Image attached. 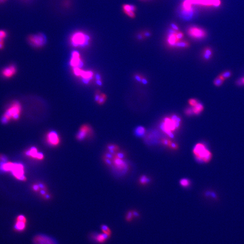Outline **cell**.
<instances>
[{
	"mask_svg": "<svg viewBox=\"0 0 244 244\" xmlns=\"http://www.w3.org/2000/svg\"><path fill=\"white\" fill-rule=\"evenodd\" d=\"M213 56V51L211 48L206 47L203 50L202 53V57L206 61H209Z\"/></svg>",
	"mask_w": 244,
	"mask_h": 244,
	"instance_id": "cell-22",
	"label": "cell"
},
{
	"mask_svg": "<svg viewBox=\"0 0 244 244\" xmlns=\"http://www.w3.org/2000/svg\"><path fill=\"white\" fill-rule=\"evenodd\" d=\"M4 48V43H0V50H2Z\"/></svg>",
	"mask_w": 244,
	"mask_h": 244,
	"instance_id": "cell-39",
	"label": "cell"
},
{
	"mask_svg": "<svg viewBox=\"0 0 244 244\" xmlns=\"http://www.w3.org/2000/svg\"><path fill=\"white\" fill-rule=\"evenodd\" d=\"M101 229L102 233L107 235L108 236L111 237L112 235V231L108 226L105 224L101 225Z\"/></svg>",
	"mask_w": 244,
	"mask_h": 244,
	"instance_id": "cell-28",
	"label": "cell"
},
{
	"mask_svg": "<svg viewBox=\"0 0 244 244\" xmlns=\"http://www.w3.org/2000/svg\"><path fill=\"white\" fill-rule=\"evenodd\" d=\"M185 114L186 115L188 116H192V115H194V113H193L192 107L186 109L185 111Z\"/></svg>",
	"mask_w": 244,
	"mask_h": 244,
	"instance_id": "cell-35",
	"label": "cell"
},
{
	"mask_svg": "<svg viewBox=\"0 0 244 244\" xmlns=\"http://www.w3.org/2000/svg\"><path fill=\"white\" fill-rule=\"evenodd\" d=\"M182 120L179 115L172 114L166 116L161 122V130L169 137H173L175 133L180 129L181 126Z\"/></svg>",
	"mask_w": 244,
	"mask_h": 244,
	"instance_id": "cell-1",
	"label": "cell"
},
{
	"mask_svg": "<svg viewBox=\"0 0 244 244\" xmlns=\"http://www.w3.org/2000/svg\"><path fill=\"white\" fill-rule=\"evenodd\" d=\"M4 39L0 38V43H4Z\"/></svg>",
	"mask_w": 244,
	"mask_h": 244,
	"instance_id": "cell-40",
	"label": "cell"
},
{
	"mask_svg": "<svg viewBox=\"0 0 244 244\" xmlns=\"http://www.w3.org/2000/svg\"><path fill=\"white\" fill-rule=\"evenodd\" d=\"M198 102H199L198 101L194 98H191L188 101V104L191 107H194L195 105H196Z\"/></svg>",
	"mask_w": 244,
	"mask_h": 244,
	"instance_id": "cell-34",
	"label": "cell"
},
{
	"mask_svg": "<svg viewBox=\"0 0 244 244\" xmlns=\"http://www.w3.org/2000/svg\"><path fill=\"white\" fill-rule=\"evenodd\" d=\"M194 115H199L204 111V107L201 103L198 102L196 105L192 107Z\"/></svg>",
	"mask_w": 244,
	"mask_h": 244,
	"instance_id": "cell-23",
	"label": "cell"
},
{
	"mask_svg": "<svg viewBox=\"0 0 244 244\" xmlns=\"http://www.w3.org/2000/svg\"><path fill=\"white\" fill-rule=\"evenodd\" d=\"M236 84L238 86H244V76L237 80Z\"/></svg>",
	"mask_w": 244,
	"mask_h": 244,
	"instance_id": "cell-36",
	"label": "cell"
},
{
	"mask_svg": "<svg viewBox=\"0 0 244 244\" xmlns=\"http://www.w3.org/2000/svg\"><path fill=\"white\" fill-rule=\"evenodd\" d=\"M39 185L40 186V190L39 192L42 197L45 200H49L50 199L51 196L49 193V190L46 185L42 183H39Z\"/></svg>",
	"mask_w": 244,
	"mask_h": 244,
	"instance_id": "cell-21",
	"label": "cell"
},
{
	"mask_svg": "<svg viewBox=\"0 0 244 244\" xmlns=\"http://www.w3.org/2000/svg\"><path fill=\"white\" fill-rule=\"evenodd\" d=\"M32 189L35 192H39L40 190V186L39 184H35L33 185Z\"/></svg>",
	"mask_w": 244,
	"mask_h": 244,
	"instance_id": "cell-37",
	"label": "cell"
},
{
	"mask_svg": "<svg viewBox=\"0 0 244 244\" xmlns=\"http://www.w3.org/2000/svg\"><path fill=\"white\" fill-rule=\"evenodd\" d=\"M73 72L76 76L81 77L85 83L89 82L92 79L93 73L90 71H84L80 67L73 68Z\"/></svg>",
	"mask_w": 244,
	"mask_h": 244,
	"instance_id": "cell-12",
	"label": "cell"
},
{
	"mask_svg": "<svg viewBox=\"0 0 244 244\" xmlns=\"http://www.w3.org/2000/svg\"><path fill=\"white\" fill-rule=\"evenodd\" d=\"M4 2V0H0V3H2Z\"/></svg>",
	"mask_w": 244,
	"mask_h": 244,
	"instance_id": "cell-41",
	"label": "cell"
},
{
	"mask_svg": "<svg viewBox=\"0 0 244 244\" xmlns=\"http://www.w3.org/2000/svg\"><path fill=\"white\" fill-rule=\"evenodd\" d=\"M70 65L73 68L75 67H80L81 68L82 66V61L81 59L80 53L77 51L73 52L72 54L71 60H70Z\"/></svg>",
	"mask_w": 244,
	"mask_h": 244,
	"instance_id": "cell-16",
	"label": "cell"
},
{
	"mask_svg": "<svg viewBox=\"0 0 244 244\" xmlns=\"http://www.w3.org/2000/svg\"><path fill=\"white\" fill-rule=\"evenodd\" d=\"M27 219L23 215L18 216L16 218V223L14 228L17 232H23L26 227Z\"/></svg>",
	"mask_w": 244,
	"mask_h": 244,
	"instance_id": "cell-15",
	"label": "cell"
},
{
	"mask_svg": "<svg viewBox=\"0 0 244 244\" xmlns=\"http://www.w3.org/2000/svg\"><path fill=\"white\" fill-rule=\"evenodd\" d=\"M7 37V33L4 30H0V38L4 40Z\"/></svg>",
	"mask_w": 244,
	"mask_h": 244,
	"instance_id": "cell-38",
	"label": "cell"
},
{
	"mask_svg": "<svg viewBox=\"0 0 244 244\" xmlns=\"http://www.w3.org/2000/svg\"><path fill=\"white\" fill-rule=\"evenodd\" d=\"M90 41L89 35L82 31L75 32L70 37L71 44L75 47H85L89 44Z\"/></svg>",
	"mask_w": 244,
	"mask_h": 244,
	"instance_id": "cell-5",
	"label": "cell"
},
{
	"mask_svg": "<svg viewBox=\"0 0 244 244\" xmlns=\"http://www.w3.org/2000/svg\"><path fill=\"white\" fill-rule=\"evenodd\" d=\"M91 238L95 242L98 244H103L106 242L107 240L110 239L111 237L103 233H93L91 235Z\"/></svg>",
	"mask_w": 244,
	"mask_h": 244,
	"instance_id": "cell-17",
	"label": "cell"
},
{
	"mask_svg": "<svg viewBox=\"0 0 244 244\" xmlns=\"http://www.w3.org/2000/svg\"><path fill=\"white\" fill-rule=\"evenodd\" d=\"M123 11L127 15L131 18H134L136 16V7L133 5L124 4L123 5Z\"/></svg>",
	"mask_w": 244,
	"mask_h": 244,
	"instance_id": "cell-18",
	"label": "cell"
},
{
	"mask_svg": "<svg viewBox=\"0 0 244 244\" xmlns=\"http://www.w3.org/2000/svg\"><path fill=\"white\" fill-rule=\"evenodd\" d=\"M146 129L142 126H139L136 128L135 134L137 136H142L145 134Z\"/></svg>",
	"mask_w": 244,
	"mask_h": 244,
	"instance_id": "cell-30",
	"label": "cell"
},
{
	"mask_svg": "<svg viewBox=\"0 0 244 244\" xmlns=\"http://www.w3.org/2000/svg\"><path fill=\"white\" fill-rule=\"evenodd\" d=\"M4 1H5H5H6V0H4Z\"/></svg>",
	"mask_w": 244,
	"mask_h": 244,
	"instance_id": "cell-42",
	"label": "cell"
},
{
	"mask_svg": "<svg viewBox=\"0 0 244 244\" xmlns=\"http://www.w3.org/2000/svg\"><path fill=\"white\" fill-rule=\"evenodd\" d=\"M134 78L136 81L143 84L146 85L148 84V81H147V79L141 74L136 73L134 75Z\"/></svg>",
	"mask_w": 244,
	"mask_h": 244,
	"instance_id": "cell-25",
	"label": "cell"
},
{
	"mask_svg": "<svg viewBox=\"0 0 244 244\" xmlns=\"http://www.w3.org/2000/svg\"><path fill=\"white\" fill-rule=\"evenodd\" d=\"M33 242L34 244H58L52 237L43 234H38L34 236Z\"/></svg>",
	"mask_w": 244,
	"mask_h": 244,
	"instance_id": "cell-13",
	"label": "cell"
},
{
	"mask_svg": "<svg viewBox=\"0 0 244 244\" xmlns=\"http://www.w3.org/2000/svg\"><path fill=\"white\" fill-rule=\"evenodd\" d=\"M45 141L49 146L54 147L59 146L61 143L59 136L53 131H50L46 134Z\"/></svg>",
	"mask_w": 244,
	"mask_h": 244,
	"instance_id": "cell-11",
	"label": "cell"
},
{
	"mask_svg": "<svg viewBox=\"0 0 244 244\" xmlns=\"http://www.w3.org/2000/svg\"><path fill=\"white\" fill-rule=\"evenodd\" d=\"M28 41L32 46L40 48L42 47L45 44L46 39V37L43 34L39 33L30 35L28 37Z\"/></svg>",
	"mask_w": 244,
	"mask_h": 244,
	"instance_id": "cell-9",
	"label": "cell"
},
{
	"mask_svg": "<svg viewBox=\"0 0 244 244\" xmlns=\"http://www.w3.org/2000/svg\"><path fill=\"white\" fill-rule=\"evenodd\" d=\"M180 184L182 187L184 188H187L191 185L190 181L188 179L183 178L180 180Z\"/></svg>",
	"mask_w": 244,
	"mask_h": 244,
	"instance_id": "cell-33",
	"label": "cell"
},
{
	"mask_svg": "<svg viewBox=\"0 0 244 244\" xmlns=\"http://www.w3.org/2000/svg\"><path fill=\"white\" fill-rule=\"evenodd\" d=\"M187 32L188 36L194 40H203L207 36L205 30L197 26H190L188 29Z\"/></svg>",
	"mask_w": 244,
	"mask_h": 244,
	"instance_id": "cell-8",
	"label": "cell"
},
{
	"mask_svg": "<svg viewBox=\"0 0 244 244\" xmlns=\"http://www.w3.org/2000/svg\"><path fill=\"white\" fill-rule=\"evenodd\" d=\"M139 214L138 212L136 211H129L127 213L125 219L127 222H130L135 217H138Z\"/></svg>",
	"mask_w": 244,
	"mask_h": 244,
	"instance_id": "cell-24",
	"label": "cell"
},
{
	"mask_svg": "<svg viewBox=\"0 0 244 244\" xmlns=\"http://www.w3.org/2000/svg\"><path fill=\"white\" fill-rule=\"evenodd\" d=\"M16 67L15 66L12 65L3 69L2 71V75L5 78H11L16 73Z\"/></svg>",
	"mask_w": 244,
	"mask_h": 244,
	"instance_id": "cell-19",
	"label": "cell"
},
{
	"mask_svg": "<svg viewBox=\"0 0 244 244\" xmlns=\"http://www.w3.org/2000/svg\"><path fill=\"white\" fill-rule=\"evenodd\" d=\"M21 111V104L18 101L13 102L3 115L1 119L2 123L7 124L11 120H17L20 118Z\"/></svg>",
	"mask_w": 244,
	"mask_h": 244,
	"instance_id": "cell-4",
	"label": "cell"
},
{
	"mask_svg": "<svg viewBox=\"0 0 244 244\" xmlns=\"http://www.w3.org/2000/svg\"><path fill=\"white\" fill-rule=\"evenodd\" d=\"M224 82L225 81L222 79L220 76H218L214 80V84L216 87H220L223 85Z\"/></svg>",
	"mask_w": 244,
	"mask_h": 244,
	"instance_id": "cell-32",
	"label": "cell"
},
{
	"mask_svg": "<svg viewBox=\"0 0 244 244\" xmlns=\"http://www.w3.org/2000/svg\"><path fill=\"white\" fill-rule=\"evenodd\" d=\"M120 172H125L128 170V165L125 160V155L123 153L117 152L112 153L111 166Z\"/></svg>",
	"mask_w": 244,
	"mask_h": 244,
	"instance_id": "cell-6",
	"label": "cell"
},
{
	"mask_svg": "<svg viewBox=\"0 0 244 244\" xmlns=\"http://www.w3.org/2000/svg\"><path fill=\"white\" fill-rule=\"evenodd\" d=\"M107 96L104 94H100L97 93L95 95V100L99 103V104H102L106 101Z\"/></svg>",
	"mask_w": 244,
	"mask_h": 244,
	"instance_id": "cell-26",
	"label": "cell"
},
{
	"mask_svg": "<svg viewBox=\"0 0 244 244\" xmlns=\"http://www.w3.org/2000/svg\"><path fill=\"white\" fill-rule=\"evenodd\" d=\"M184 34L179 30L171 29L166 36L165 43L169 48L187 49L189 48L190 43L184 40Z\"/></svg>",
	"mask_w": 244,
	"mask_h": 244,
	"instance_id": "cell-2",
	"label": "cell"
},
{
	"mask_svg": "<svg viewBox=\"0 0 244 244\" xmlns=\"http://www.w3.org/2000/svg\"><path fill=\"white\" fill-rule=\"evenodd\" d=\"M107 147L108 152L111 153H115L117 152H119V150H120V147H119V146L117 145L113 144L108 145H107Z\"/></svg>",
	"mask_w": 244,
	"mask_h": 244,
	"instance_id": "cell-27",
	"label": "cell"
},
{
	"mask_svg": "<svg viewBox=\"0 0 244 244\" xmlns=\"http://www.w3.org/2000/svg\"><path fill=\"white\" fill-rule=\"evenodd\" d=\"M92 134V129L90 125L84 124L80 127L75 138L78 141H83Z\"/></svg>",
	"mask_w": 244,
	"mask_h": 244,
	"instance_id": "cell-10",
	"label": "cell"
},
{
	"mask_svg": "<svg viewBox=\"0 0 244 244\" xmlns=\"http://www.w3.org/2000/svg\"><path fill=\"white\" fill-rule=\"evenodd\" d=\"M5 171H11L13 174L18 180L25 181L26 178L24 175V169L23 165L21 164H4L2 166Z\"/></svg>",
	"mask_w": 244,
	"mask_h": 244,
	"instance_id": "cell-7",
	"label": "cell"
},
{
	"mask_svg": "<svg viewBox=\"0 0 244 244\" xmlns=\"http://www.w3.org/2000/svg\"><path fill=\"white\" fill-rule=\"evenodd\" d=\"M194 157L200 163H208L212 160L213 154L208 146L204 143H198L193 149Z\"/></svg>",
	"mask_w": 244,
	"mask_h": 244,
	"instance_id": "cell-3",
	"label": "cell"
},
{
	"mask_svg": "<svg viewBox=\"0 0 244 244\" xmlns=\"http://www.w3.org/2000/svg\"><path fill=\"white\" fill-rule=\"evenodd\" d=\"M232 72L230 71H226L223 72L219 75L218 76H220L222 79L225 81L228 78H230L232 76Z\"/></svg>",
	"mask_w": 244,
	"mask_h": 244,
	"instance_id": "cell-29",
	"label": "cell"
},
{
	"mask_svg": "<svg viewBox=\"0 0 244 244\" xmlns=\"http://www.w3.org/2000/svg\"><path fill=\"white\" fill-rule=\"evenodd\" d=\"M150 180L146 175H142L139 178V182L140 185H146L150 182Z\"/></svg>",
	"mask_w": 244,
	"mask_h": 244,
	"instance_id": "cell-31",
	"label": "cell"
},
{
	"mask_svg": "<svg viewBox=\"0 0 244 244\" xmlns=\"http://www.w3.org/2000/svg\"><path fill=\"white\" fill-rule=\"evenodd\" d=\"M25 155L32 159L39 161H42L45 159V156L43 153L39 152L38 149L35 147H31L26 151Z\"/></svg>",
	"mask_w": 244,
	"mask_h": 244,
	"instance_id": "cell-14",
	"label": "cell"
},
{
	"mask_svg": "<svg viewBox=\"0 0 244 244\" xmlns=\"http://www.w3.org/2000/svg\"><path fill=\"white\" fill-rule=\"evenodd\" d=\"M161 142L163 145L172 150L176 151L179 149V146L178 144L175 142H173L171 139L168 138H162L161 140Z\"/></svg>",
	"mask_w": 244,
	"mask_h": 244,
	"instance_id": "cell-20",
	"label": "cell"
}]
</instances>
